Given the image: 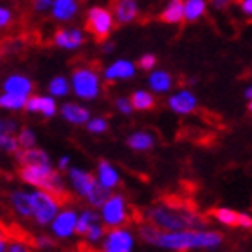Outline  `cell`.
I'll return each instance as SVG.
<instances>
[{
	"label": "cell",
	"instance_id": "cell-1",
	"mask_svg": "<svg viewBox=\"0 0 252 252\" xmlns=\"http://www.w3.org/2000/svg\"><path fill=\"white\" fill-rule=\"evenodd\" d=\"M139 234L146 243L168 251H194V249H216L223 242V236L216 231H160L152 223L139 227Z\"/></svg>",
	"mask_w": 252,
	"mask_h": 252
},
{
	"label": "cell",
	"instance_id": "cell-2",
	"mask_svg": "<svg viewBox=\"0 0 252 252\" xmlns=\"http://www.w3.org/2000/svg\"><path fill=\"white\" fill-rule=\"evenodd\" d=\"M146 220L160 231H186L205 227V220L193 211L171 204H157L144 211Z\"/></svg>",
	"mask_w": 252,
	"mask_h": 252
},
{
	"label": "cell",
	"instance_id": "cell-3",
	"mask_svg": "<svg viewBox=\"0 0 252 252\" xmlns=\"http://www.w3.org/2000/svg\"><path fill=\"white\" fill-rule=\"evenodd\" d=\"M20 179L26 184L49 191L56 198L65 200L63 198L67 194L65 182H63L62 175L56 169H53L51 164H47V166H20Z\"/></svg>",
	"mask_w": 252,
	"mask_h": 252
},
{
	"label": "cell",
	"instance_id": "cell-4",
	"mask_svg": "<svg viewBox=\"0 0 252 252\" xmlns=\"http://www.w3.org/2000/svg\"><path fill=\"white\" fill-rule=\"evenodd\" d=\"M29 200L32 207V218L36 220L38 225L45 227L53 223V220L60 213V202L56 200V196L49 191L38 189V191L29 193Z\"/></svg>",
	"mask_w": 252,
	"mask_h": 252
},
{
	"label": "cell",
	"instance_id": "cell-5",
	"mask_svg": "<svg viewBox=\"0 0 252 252\" xmlns=\"http://www.w3.org/2000/svg\"><path fill=\"white\" fill-rule=\"evenodd\" d=\"M72 90L79 99H95L101 92L99 76L89 65L74 68L72 72Z\"/></svg>",
	"mask_w": 252,
	"mask_h": 252
},
{
	"label": "cell",
	"instance_id": "cell-6",
	"mask_svg": "<svg viewBox=\"0 0 252 252\" xmlns=\"http://www.w3.org/2000/svg\"><path fill=\"white\" fill-rule=\"evenodd\" d=\"M112 27H114V15L106 7H92L87 13L85 20V29L94 36L97 43H103L110 36Z\"/></svg>",
	"mask_w": 252,
	"mask_h": 252
},
{
	"label": "cell",
	"instance_id": "cell-7",
	"mask_svg": "<svg viewBox=\"0 0 252 252\" xmlns=\"http://www.w3.org/2000/svg\"><path fill=\"white\" fill-rule=\"evenodd\" d=\"M126 200L123 194H110L101 207V221L110 229L123 225L126 221Z\"/></svg>",
	"mask_w": 252,
	"mask_h": 252
},
{
	"label": "cell",
	"instance_id": "cell-8",
	"mask_svg": "<svg viewBox=\"0 0 252 252\" xmlns=\"http://www.w3.org/2000/svg\"><path fill=\"white\" fill-rule=\"evenodd\" d=\"M135 247V238L130 231L114 227L103 238L101 252H131Z\"/></svg>",
	"mask_w": 252,
	"mask_h": 252
},
{
	"label": "cell",
	"instance_id": "cell-9",
	"mask_svg": "<svg viewBox=\"0 0 252 252\" xmlns=\"http://www.w3.org/2000/svg\"><path fill=\"white\" fill-rule=\"evenodd\" d=\"M78 213L74 209H63L58 213V216L53 220L51 229H53L54 236L58 238H70L76 232L78 225Z\"/></svg>",
	"mask_w": 252,
	"mask_h": 252
},
{
	"label": "cell",
	"instance_id": "cell-10",
	"mask_svg": "<svg viewBox=\"0 0 252 252\" xmlns=\"http://www.w3.org/2000/svg\"><path fill=\"white\" fill-rule=\"evenodd\" d=\"M68 180H70V186H72L74 191L83 198H87L92 188L97 184L94 175L79 168H68Z\"/></svg>",
	"mask_w": 252,
	"mask_h": 252
},
{
	"label": "cell",
	"instance_id": "cell-11",
	"mask_svg": "<svg viewBox=\"0 0 252 252\" xmlns=\"http://www.w3.org/2000/svg\"><path fill=\"white\" fill-rule=\"evenodd\" d=\"M110 11L116 16L117 24H130L139 16V7L135 0H112Z\"/></svg>",
	"mask_w": 252,
	"mask_h": 252
},
{
	"label": "cell",
	"instance_id": "cell-12",
	"mask_svg": "<svg viewBox=\"0 0 252 252\" xmlns=\"http://www.w3.org/2000/svg\"><path fill=\"white\" fill-rule=\"evenodd\" d=\"M168 106L175 114L186 116V114H191V112L196 108V97H194V94L189 92V90H180V92H177V94H173L169 97Z\"/></svg>",
	"mask_w": 252,
	"mask_h": 252
},
{
	"label": "cell",
	"instance_id": "cell-13",
	"mask_svg": "<svg viewBox=\"0 0 252 252\" xmlns=\"http://www.w3.org/2000/svg\"><path fill=\"white\" fill-rule=\"evenodd\" d=\"M15 158L20 166H47L51 164V157L47 155V152H43L40 148L18 150L15 153Z\"/></svg>",
	"mask_w": 252,
	"mask_h": 252
},
{
	"label": "cell",
	"instance_id": "cell-14",
	"mask_svg": "<svg viewBox=\"0 0 252 252\" xmlns=\"http://www.w3.org/2000/svg\"><path fill=\"white\" fill-rule=\"evenodd\" d=\"M60 114L67 123L70 125H87L90 119V110L85 108V106L78 105V103H63L62 108H60Z\"/></svg>",
	"mask_w": 252,
	"mask_h": 252
},
{
	"label": "cell",
	"instance_id": "cell-15",
	"mask_svg": "<svg viewBox=\"0 0 252 252\" xmlns=\"http://www.w3.org/2000/svg\"><path fill=\"white\" fill-rule=\"evenodd\" d=\"M53 40L62 49H78L83 45L85 36L79 29H58Z\"/></svg>",
	"mask_w": 252,
	"mask_h": 252
},
{
	"label": "cell",
	"instance_id": "cell-16",
	"mask_svg": "<svg viewBox=\"0 0 252 252\" xmlns=\"http://www.w3.org/2000/svg\"><path fill=\"white\" fill-rule=\"evenodd\" d=\"M4 92H9V94H18V95H26L29 97L32 92V81L26 76H20V74H13L4 81Z\"/></svg>",
	"mask_w": 252,
	"mask_h": 252
},
{
	"label": "cell",
	"instance_id": "cell-17",
	"mask_svg": "<svg viewBox=\"0 0 252 252\" xmlns=\"http://www.w3.org/2000/svg\"><path fill=\"white\" fill-rule=\"evenodd\" d=\"M135 76V65L126 60H119V62L112 63L110 67L105 70V79L106 81H119V79H130Z\"/></svg>",
	"mask_w": 252,
	"mask_h": 252
},
{
	"label": "cell",
	"instance_id": "cell-18",
	"mask_svg": "<svg viewBox=\"0 0 252 252\" xmlns=\"http://www.w3.org/2000/svg\"><path fill=\"white\" fill-rule=\"evenodd\" d=\"M97 177H99V182L105 188L108 189H114L119 186L121 179H119V173H117V169L112 166L108 160H99L97 162Z\"/></svg>",
	"mask_w": 252,
	"mask_h": 252
},
{
	"label": "cell",
	"instance_id": "cell-19",
	"mask_svg": "<svg viewBox=\"0 0 252 252\" xmlns=\"http://www.w3.org/2000/svg\"><path fill=\"white\" fill-rule=\"evenodd\" d=\"M78 0H54L53 2V16L56 20H70L78 13Z\"/></svg>",
	"mask_w": 252,
	"mask_h": 252
},
{
	"label": "cell",
	"instance_id": "cell-20",
	"mask_svg": "<svg viewBox=\"0 0 252 252\" xmlns=\"http://www.w3.org/2000/svg\"><path fill=\"white\" fill-rule=\"evenodd\" d=\"M158 18L166 24H180L184 20V0H169Z\"/></svg>",
	"mask_w": 252,
	"mask_h": 252
},
{
	"label": "cell",
	"instance_id": "cell-21",
	"mask_svg": "<svg viewBox=\"0 0 252 252\" xmlns=\"http://www.w3.org/2000/svg\"><path fill=\"white\" fill-rule=\"evenodd\" d=\"M11 205L13 209L18 213L24 218H29L32 216V207H31V200H29V193H24V191H13L9 194Z\"/></svg>",
	"mask_w": 252,
	"mask_h": 252
},
{
	"label": "cell",
	"instance_id": "cell-22",
	"mask_svg": "<svg viewBox=\"0 0 252 252\" xmlns=\"http://www.w3.org/2000/svg\"><path fill=\"white\" fill-rule=\"evenodd\" d=\"M126 144H128L131 150H135V152H148V150L153 148L155 139H153V135L148 133V131H135V133H131V135L126 139Z\"/></svg>",
	"mask_w": 252,
	"mask_h": 252
},
{
	"label": "cell",
	"instance_id": "cell-23",
	"mask_svg": "<svg viewBox=\"0 0 252 252\" xmlns=\"http://www.w3.org/2000/svg\"><path fill=\"white\" fill-rule=\"evenodd\" d=\"M148 83H150L153 92L164 94V92H168V90L173 87V78H171L168 72H164V70H155V72L150 74Z\"/></svg>",
	"mask_w": 252,
	"mask_h": 252
},
{
	"label": "cell",
	"instance_id": "cell-24",
	"mask_svg": "<svg viewBox=\"0 0 252 252\" xmlns=\"http://www.w3.org/2000/svg\"><path fill=\"white\" fill-rule=\"evenodd\" d=\"M130 103H131V106H133V110H139V112L155 108V97H153V94L148 92V90H135L130 97Z\"/></svg>",
	"mask_w": 252,
	"mask_h": 252
},
{
	"label": "cell",
	"instance_id": "cell-25",
	"mask_svg": "<svg viewBox=\"0 0 252 252\" xmlns=\"http://www.w3.org/2000/svg\"><path fill=\"white\" fill-rule=\"evenodd\" d=\"M97 221H101L99 215L95 213V211L92 209H85L81 215L78 216V225H76V234H79V236H85L87 232H89V229L94 223H97Z\"/></svg>",
	"mask_w": 252,
	"mask_h": 252
},
{
	"label": "cell",
	"instance_id": "cell-26",
	"mask_svg": "<svg viewBox=\"0 0 252 252\" xmlns=\"http://www.w3.org/2000/svg\"><path fill=\"white\" fill-rule=\"evenodd\" d=\"M110 191L112 189L105 188V186L97 180V184L92 188V191H90L89 196H87V202H89L90 207H103V204L110 198V194H112Z\"/></svg>",
	"mask_w": 252,
	"mask_h": 252
},
{
	"label": "cell",
	"instance_id": "cell-27",
	"mask_svg": "<svg viewBox=\"0 0 252 252\" xmlns=\"http://www.w3.org/2000/svg\"><path fill=\"white\" fill-rule=\"evenodd\" d=\"M26 95L9 94V92H4L0 95V108H4V110H22V108H26Z\"/></svg>",
	"mask_w": 252,
	"mask_h": 252
},
{
	"label": "cell",
	"instance_id": "cell-28",
	"mask_svg": "<svg viewBox=\"0 0 252 252\" xmlns=\"http://www.w3.org/2000/svg\"><path fill=\"white\" fill-rule=\"evenodd\" d=\"M205 13V0H184V18L188 22L198 20Z\"/></svg>",
	"mask_w": 252,
	"mask_h": 252
},
{
	"label": "cell",
	"instance_id": "cell-29",
	"mask_svg": "<svg viewBox=\"0 0 252 252\" xmlns=\"http://www.w3.org/2000/svg\"><path fill=\"white\" fill-rule=\"evenodd\" d=\"M213 216L216 220L223 223L227 227H238V221H240V213L232 209H227V207H218V209L213 211Z\"/></svg>",
	"mask_w": 252,
	"mask_h": 252
},
{
	"label": "cell",
	"instance_id": "cell-30",
	"mask_svg": "<svg viewBox=\"0 0 252 252\" xmlns=\"http://www.w3.org/2000/svg\"><path fill=\"white\" fill-rule=\"evenodd\" d=\"M49 92H51L53 97H65V95L70 92V83L67 81V78L56 76V78H53L51 83H49Z\"/></svg>",
	"mask_w": 252,
	"mask_h": 252
},
{
	"label": "cell",
	"instance_id": "cell-31",
	"mask_svg": "<svg viewBox=\"0 0 252 252\" xmlns=\"http://www.w3.org/2000/svg\"><path fill=\"white\" fill-rule=\"evenodd\" d=\"M0 150L5 153H13V155H15V153L20 150V142H18L16 137H13V133L2 131V133H0Z\"/></svg>",
	"mask_w": 252,
	"mask_h": 252
},
{
	"label": "cell",
	"instance_id": "cell-32",
	"mask_svg": "<svg viewBox=\"0 0 252 252\" xmlns=\"http://www.w3.org/2000/svg\"><path fill=\"white\" fill-rule=\"evenodd\" d=\"M18 142H20V148H24V150H27V148H34V144H36V135H34V131L31 130V128H22L20 131H18Z\"/></svg>",
	"mask_w": 252,
	"mask_h": 252
},
{
	"label": "cell",
	"instance_id": "cell-33",
	"mask_svg": "<svg viewBox=\"0 0 252 252\" xmlns=\"http://www.w3.org/2000/svg\"><path fill=\"white\" fill-rule=\"evenodd\" d=\"M40 114L45 117L56 116V101L49 95H40Z\"/></svg>",
	"mask_w": 252,
	"mask_h": 252
},
{
	"label": "cell",
	"instance_id": "cell-34",
	"mask_svg": "<svg viewBox=\"0 0 252 252\" xmlns=\"http://www.w3.org/2000/svg\"><path fill=\"white\" fill-rule=\"evenodd\" d=\"M85 126L90 133H105L108 130V121L105 117H94V119H89V123Z\"/></svg>",
	"mask_w": 252,
	"mask_h": 252
},
{
	"label": "cell",
	"instance_id": "cell-35",
	"mask_svg": "<svg viewBox=\"0 0 252 252\" xmlns=\"http://www.w3.org/2000/svg\"><path fill=\"white\" fill-rule=\"evenodd\" d=\"M105 227L101 225V221H97V223H94V225L90 227L89 232L85 234V238L89 240L90 243H97V242H103V238H105Z\"/></svg>",
	"mask_w": 252,
	"mask_h": 252
},
{
	"label": "cell",
	"instance_id": "cell-36",
	"mask_svg": "<svg viewBox=\"0 0 252 252\" xmlns=\"http://www.w3.org/2000/svg\"><path fill=\"white\" fill-rule=\"evenodd\" d=\"M139 68H142V70H152L155 65H157V58L153 56V54H144L141 60H139Z\"/></svg>",
	"mask_w": 252,
	"mask_h": 252
},
{
	"label": "cell",
	"instance_id": "cell-37",
	"mask_svg": "<svg viewBox=\"0 0 252 252\" xmlns=\"http://www.w3.org/2000/svg\"><path fill=\"white\" fill-rule=\"evenodd\" d=\"M26 110L31 114H40V95H29L26 103Z\"/></svg>",
	"mask_w": 252,
	"mask_h": 252
},
{
	"label": "cell",
	"instance_id": "cell-38",
	"mask_svg": "<svg viewBox=\"0 0 252 252\" xmlns=\"http://www.w3.org/2000/svg\"><path fill=\"white\" fill-rule=\"evenodd\" d=\"M11 22H13V13L7 7H0V29L9 27Z\"/></svg>",
	"mask_w": 252,
	"mask_h": 252
},
{
	"label": "cell",
	"instance_id": "cell-39",
	"mask_svg": "<svg viewBox=\"0 0 252 252\" xmlns=\"http://www.w3.org/2000/svg\"><path fill=\"white\" fill-rule=\"evenodd\" d=\"M53 5V0H31V7L36 13H45Z\"/></svg>",
	"mask_w": 252,
	"mask_h": 252
},
{
	"label": "cell",
	"instance_id": "cell-40",
	"mask_svg": "<svg viewBox=\"0 0 252 252\" xmlns=\"http://www.w3.org/2000/svg\"><path fill=\"white\" fill-rule=\"evenodd\" d=\"M116 106L121 114H131V110H133V106H131L128 97H119V99L116 101Z\"/></svg>",
	"mask_w": 252,
	"mask_h": 252
},
{
	"label": "cell",
	"instance_id": "cell-41",
	"mask_svg": "<svg viewBox=\"0 0 252 252\" xmlns=\"http://www.w3.org/2000/svg\"><path fill=\"white\" fill-rule=\"evenodd\" d=\"M16 128H18V125L15 121H11V119H0V133L2 131L13 133V131H16Z\"/></svg>",
	"mask_w": 252,
	"mask_h": 252
},
{
	"label": "cell",
	"instance_id": "cell-42",
	"mask_svg": "<svg viewBox=\"0 0 252 252\" xmlns=\"http://www.w3.org/2000/svg\"><path fill=\"white\" fill-rule=\"evenodd\" d=\"M238 227H243V229H252V216L245 215V213H240V221H238Z\"/></svg>",
	"mask_w": 252,
	"mask_h": 252
},
{
	"label": "cell",
	"instance_id": "cell-43",
	"mask_svg": "<svg viewBox=\"0 0 252 252\" xmlns=\"http://www.w3.org/2000/svg\"><path fill=\"white\" fill-rule=\"evenodd\" d=\"M36 245L42 249H51V247H54V242L51 240V238L42 236V238H36Z\"/></svg>",
	"mask_w": 252,
	"mask_h": 252
},
{
	"label": "cell",
	"instance_id": "cell-44",
	"mask_svg": "<svg viewBox=\"0 0 252 252\" xmlns=\"http://www.w3.org/2000/svg\"><path fill=\"white\" fill-rule=\"evenodd\" d=\"M5 252H29V249L24 243H11V245H7Z\"/></svg>",
	"mask_w": 252,
	"mask_h": 252
},
{
	"label": "cell",
	"instance_id": "cell-45",
	"mask_svg": "<svg viewBox=\"0 0 252 252\" xmlns=\"http://www.w3.org/2000/svg\"><path fill=\"white\" fill-rule=\"evenodd\" d=\"M240 5H242L243 13L252 15V0H240Z\"/></svg>",
	"mask_w": 252,
	"mask_h": 252
},
{
	"label": "cell",
	"instance_id": "cell-46",
	"mask_svg": "<svg viewBox=\"0 0 252 252\" xmlns=\"http://www.w3.org/2000/svg\"><path fill=\"white\" fill-rule=\"evenodd\" d=\"M68 166H70V158H68V157H62L58 160V168L60 169H68Z\"/></svg>",
	"mask_w": 252,
	"mask_h": 252
},
{
	"label": "cell",
	"instance_id": "cell-47",
	"mask_svg": "<svg viewBox=\"0 0 252 252\" xmlns=\"http://www.w3.org/2000/svg\"><path fill=\"white\" fill-rule=\"evenodd\" d=\"M7 251V242H5V238L0 234V252H5Z\"/></svg>",
	"mask_w": 252,
	"mask_h": 252
},
{
	"label": "cell",
	"instance_id": "cell-48",
	"mask_svg": "<svg viewBox=\"0 0 252 252\" xmlns=\"http://www.w3.org/2000/svg\"><path fill=\"white\" fill-rule=\"evenodd\" d=\"M211 2H213L215 5H218V7H220V5H223L225 2H229V0H211Z\"/></svg>",
	"mask_w": 252,
	"mask_h": 252
},
{
	"label": "cell",
	"instance_id": "cell-49",
	"mask_svg": "<svg viewBox=\"0 0 252 252\" xmlns=\"http://www.w3.org/2000/svg\"><path fill=\"white\" fill-rule=\"evenodd\" d=\"M245 97H247V99H252V87H249V89L245 90Z\"/></svg>",
	"mask_w": 252,
	"mask_h": 252
},
{
	"label": "cell",
	"instance_id": "cell-50",
	"mask_svg": "<svg viewBox=\"0 0 252 252\" xmlns=\"http://www.w3.org/2000/svg\"><path fill=\"white\" fill-rule=\"evenodd\" d=\"M249 112H252V99H249Z\"/></svg>",
	"mask_w": 252,
	"mask_h": 252
},
{
	"label": "cell",
	"instance_id": "cell-51",
	"mask_svg": "<svg viewBox=\"0 0 252 252\" xmlns=\"http://www.w3.org/2000/svg\"><path fill=\"white\" fill-rule=\"evenodd\" d=\"M0 60H2V53H0Z\"/></svg>",
	"mask_w": 252,
	"mask_h": 252
}]
</instances>
